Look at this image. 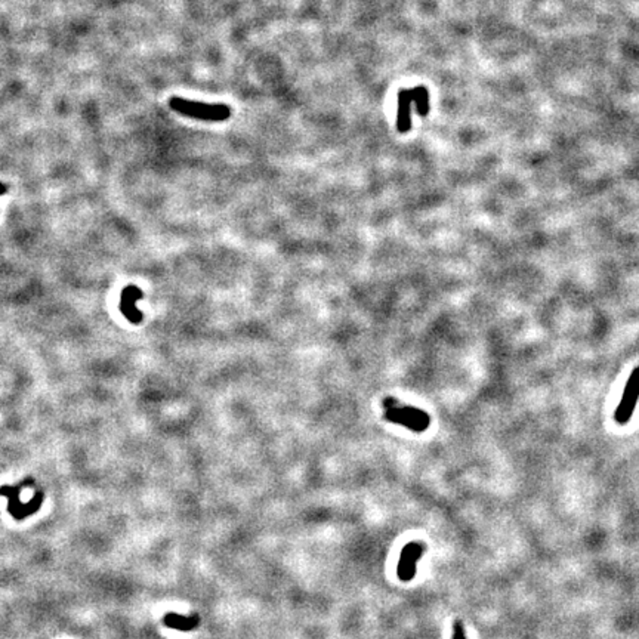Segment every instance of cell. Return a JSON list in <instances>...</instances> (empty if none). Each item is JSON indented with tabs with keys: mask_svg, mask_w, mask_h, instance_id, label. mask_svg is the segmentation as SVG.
I'll return each mask as SVG.
<instances>
[{
	"mask_svg": "<svg viewBox=\"0 0 639 639\" xmlns=\"http://www.w3.org/2000/svg\"><path fill=\"white\" fill-rule=\"evenodd\" d=\"M169 106L182 115L204 122H225L231 118V108L225 104H206L173 97L169 101Z\"/></svg>",
	"mask_w": 639,
	"mask_h": 639,
	"instance_id": "cell-1",
	"label": "cell"
},
{
	"mask_svg": "<svg viewBox=\"0 0 639 639\" xmlns=\"http://www.w3.org/2000/svg\"><path fill=\"white\" fill-rule=\"evenodd\" d=\"M383 409H385L383 416L388 422L403 425L413 432H423L431 423L428 413L421 409L410 407V405H403L395 398H387L383 401Z\"/></svg>",
	"mask_w": 639,
	"mask_h": 639,
	"instance_id": "cell-2",
	"label": "cell"
},
{
	"mask_svg": "<svg viewBox=\"0 0 639 639\" xmlns=\"http://www.w3.org/2000/svg\"><path fill=\"white\" fill-rule=\"evenodd\" d=\"M426 551V544L423 542H409L404 546L397 565V576L401 582L407 583L414 579L417 573V563L421 561Z\"/></svg>",
	"mask_w": 639,
	"mask_h": 639,
	"instance_id": "cell-3",
	"label": "cell"
},
{
	"mask_svg": "<svg viewBox=\"0 0 639 639\" xmlns=\"http://www.w3.org/2000/svg\"><path fill=\"white\" fill-rule=\"evenodd\" d=\"M638 398H639V366L632 371L629 380H627L626 383L620 404L614 413L615 422L624 425L632 419V414L636 407Z\"/></svg>",
	"mask_w": 639,
	"mask_h": 639,
	"instance_id": "cell-4",
	"label": "cell"
},
{
	"mask_svg": "<svg viewBox=\"0 0 639 639\" xmlns=\"http://www.w3.org/2000/svg\"><path fill=\"white\" fill-rule=\"evenodd\" d=\"M19 487H3V489H0V494H3L9 499V512L13 514L17 519H22V518H27L30 517L31 514H36L42 502H43V496L42 493H39L38 496H34V499L31 502L29 503H22L19 501Z\"/></svg>",
	"mask_w": 639,
	"mask_h": 639,
	"instance_id": "cell-5",
	"label": "cell"
},
{
	"mask_svg": "<svg viewBox=\"0 0 639 639\" xmlns=\"http://www.w3.org/2000/svg\"><path fill=\"white\" fill-rule=\"evenodd\" d=\"M143 298H144L143 290L138 289L136 286H127L122 293L120 311L123 312V316L134 324L141 323V320L144 318L143 312H139L135 307V302Z\"/></svg>",
	"mask_w": 639,
	"mask_h": 639,
	"instance_id": "cell-6",
	"label": "cell"
},
{
	"mask_svg": "<svg viewBox=\"0 0 639 639\" xmlns=\"http://www.w3.org/2000/svg\"><path fill=\"white\" fill-rule=\"evenodd\" d=\"M412 90L401 89L398 94V113H397V129L401 134H407L412 127Z\"/></svg>",
	"mask_w": 639,
	"mask_h": 639,
	"instance_id": "cell-7",
	"label": "cell"
},
{
	"mask_svg": "<svg viewBox=\"0 0 639 639\" xmlns=\"http://www.w3.org/2000/svg\"><path fill=\"white\" fill-rule=\"evenodd\" d=\"M163 623L168 627H170V629H175L179 632H191L199 627L200 617H199V614L182 615L178 613H168L165 614Z\"/></svg>",
	"mask_w": 639,
	"mask_h": 639,
	"instance_id": "cell-8",
	"label": "cell"
},
{
	"mask_svg": "<svg viewBox=\"0 0 639 639\" xmlns=\"http://www.w3.org/2000/svg\"><path fill=\"white\" fill-rule=\"evenodd\" d=\"M410 90H412L413 101L416 102L417 113H419L421 115H426L429 113V94H428V89L425 86H416L414 89H410Z\"/></svg>",
	"mask_w": 639,
	"mask_h": 639,
	"instance_id": "cell-9",
	"label": "cell"
},
{
	"mask_svg": "<svg viewBox=\"0 0 639 639\" xmlns=\"http://www.w3.org/2000/svg\"><path fill=\"white\" fill-rule=\"evenodd\" d=\"M451 639H468L464 633V626L462 622H456L453 626V638Z\"/></svg>",
	"mask_w": 639,
	"mask_h": 639,
	"instance_id": "cell-10",
	"label": "cell"
},
{
	"mask_svg": "<svg viewBox=\"0 0 639 639\" xmlns=\"http://www.w3.org/2000/svg\"><path fill=\"white\" fill-rule=\"evenodd\" d=\"M5 193H6V185H3V184H0V195H2V194H5Z\"/></svg>",
	"mask_w": 639,
	"mask_h": 639,
	"instance_id": "cell-11",
	"label": "cell"
}]
</instances>
